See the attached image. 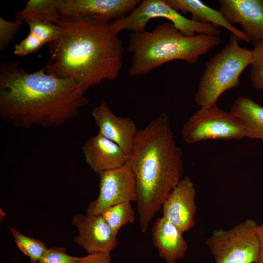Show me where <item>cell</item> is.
I'll use <instances>...</instances> for the list:
<instances>
[{
    "label": "cell",
    "mask_w": 263,
    "mask_h": 263,
    "mask_svg": "<svg viewBox=\"0 0 263 263\" xmlns=\"http://www.w3.org/2000/svg\"><path fill=\"white\" fill-rule=\"evenodd\" d=\"M168 3L177 11L183 13H190L192 19L204 23H211L227 29L236 36L239 40L251 43L246 35L230 24L222 14L214 9L200 0H166Z\"/></svg>",
    "instance_id": "cell-17"
},
{
    "label": "cell",
    "mask_w": 263,
    "mask_h": 263,
    "mask_svg": "<svg viewBox=\"0 0 263 263\" xmlns=\"http://www.w3.org/2000/svg\"><path fill=\"white\" fill-rule=\"evenodd\" d=\"M181 136L187 144L207 140L241 139L247 137L246 127L235 113L216 104L201 107L184 125Z\"/></svg>",
    "instance_id": "cell-8"
},
{
    "label": "cell",
    "mask_w": 263,
    "mask_h": 263,
    "mask_svg": "<svg viewBox=\"0 0 263 263\" xmlns=\"http://www.w3.org/2000/svg\"><path fill=\"white\" fill-rule=\"evenodd\" d=\"M167 19L185 35L198 34L219 36V27L208 23L189 19L180 14L164 0H144L124 18L111 22L112 29L117 34L122 30L133 32L145 31L146 26L151 19Z\"/></svg>",
    "instance_id": "cell-6"
},
{
    "label": "cell",
    "mask_w": 263,
    "mask_h": 263,
    "mask_svg": "<svg viewBox=\"0 0 263 263\" xmlns=\"http://www.w3.org/2000/svg\"><path fill=\"white\" fill-rule=\"evenodd\" d=\"M29 27L27 36L15 45L14 54L24 56L34 53L45 44L56 39L59 34V28L55 24L38 20L25 21Z\"/></svg>",
    "instance_id": "cell-18"
},
{
    "label": "cell",
    "mask_w": 263,
    "mask_h": 263,
    "mask_svg": "<svg viewBox=\"0 0 263 263\" xmlns=\"http://www.w3.org/2000/svg\"><path fill=\"white\" fill-rule=\"evenodd\" d=\"M22 21L15 19L9 21L0 18V50L6 49L14 40L17 32L23 24Z\"/></svg>",
    "instance_id": "cell-24"
},
{
    "label": "cell",
    "mask_w": 263,
    "mask_h": 263,
    "mask_svg": "<svg viewBox=\"0 0 263 263\" xmlns=\"http://www.w3.org/2000/svg\"><path fill=\"white\" fill-rule=\"evenodd\" d=\"M72 78H58L43 68L29 72L15 60L0 66V115L21 128L60 126L75 117L89 100Z\"/></svg>",
    "instance_id": "cell-1"
},
{
    "label": "cell",
    "mask_w": 263,
    "mask_h": 263,
    "mask_svg": "<svg viewBox=\"0 0 263 263\" xmlns=\"http://www.w3.org/2000/svg\"><path fill=\"white\" fill-rule=\"evenodd\" d=\"M82 151L86 163L98 175L125 165L128 157L118 145L99 133L83 144Z\"/></svg>",
    "instance_id": "cell-15"
},
{
    "label": "cell",
    "mask_w": 263,
    "mask_h": 263,
    "mask_svg": "<svg viewBox=\"0 0 263 263\" xmlns=\"http://www.w3.org/2000/svg\"><path fill=\"white\" fill-rule=\"evenodd\" d=\"M113 233L117 235L123 226L134 222L135 211L131 202H124L110 207L100 214Z\"/></svg>",
    "instance_id": "cell-21"
},
{
    "label": "cell",
    "mask_w": 263,
    "mask_h": 263,
    "mask_svg": "<svg viewBox=\"0 0 263 263\" xmlns=\"http://www.w3.org/2000/svg\"><path fill=\"white\" fill-rule=\"evenodd\" d=\"M183 234L163 216L155 221L152 229V243L159 257L167 263H175L185 256L188 246Z\"/></svg>",
    "instance_id": "cell-16"
},
{
    "label": "cell",
    "mask_w": 263,
    "mask_h": 263,
    "mask_svg": "<svg viewBox=\"0 0 263 263\" xmlns=\"http://www.w3.org/2000/svg\"><path fill=\"white\" fill-rule=\"evenodd\" d=\"M62 0H29L22 9L15 14V19L38 20L56 24L61 15Z\"/></svg>",
    "instance_id": "cell-20"
},
{
    "label": "cell",
    "mask_w": 263,
    "mask_h": 263,
    "mask_svg": "<svg viewBox=\"0 0 263 263\" xmlns=\"http://www.w3.org/2000/svg\"><path fill=\"white\" fill-rule=\"evenodd\" d=\"M72 224L78 231L74 241L88 254L111 253L117 245V235L100 214H77L72 217Z\"/></svg>",
    "instance_id": "cell-10"
},
{
    "label": "cell",
    "mask_w": 263,
    "mask_h": 263,
    "mask_svg": "<svg viewBox=\"0 0 263 263\" xmlns=\"http://www.w3.org/2000/svg\"><path fill=\"white\" fill-rule=\"evenodd\" d=\"M257 232L260 243V252L255 263H263V223L258 225Z\"/></svg>",
    "instance_id": "cell-27"
},
{
    "label": "cell",
    "mask_w": 263,
    "mask_h": 263,
    "mask_svg": "<svg viewBox=\"0 0 263 263\" xmlns=\"http://www.w3.org/2000/svg\"><path fill=\"white\" fill-rule=\"evenodd\" d=\"M239 40L231 34L225 46L207 61L194 96L201 108L216 104L225 92L239 86L240 75L252 59V50L240 46Z\"/></svg>",
    "instance_id": "cell-5"
},
{
    "label": "cell",
    "mask_w": 263,
    "mask_h": 263,
    "mask_svg": "<svg viewBox=\"0 0 263 263\" xmlns=\"http://www.w3.org/2000/svg\"><path fill=\"white\" fill-rule=\"evenodd\" d=\"M250 64V78L253 87L263 90V39L254 44Z\"/></svg>",
    "instance_id": "cell-23"
},
{
    "label": "cell",
    "mask_w": 263,
    "mask_h": 263,
    "mask_svg": "<svg viewBox=\"0 0 263 263\" xmlns=\"http://www.w3.org/2000/svg\"><path fill=\"white\" fill-rule=\"evenodd\" d=\"M98 133L118 145L127 154L131 152L139 130L130 118L116 115L104 100L91 112Z\"/></svg>",
    "instance_id": "cell-14"
},
{
    "label": "cell",
    "mask_w": 263,
    "mask_h": 263,
    "mask_svg": "<svg viewBox=\"0 0 263 263\" xmlns=\"http://www.w3.org/2000/svg\"><path fill=\"white\" fill-rule=\"evenodd\" d=\"M126 165L135 178L139 226L144 233L183 178L182 151L166 113L139 130Z\"/></svg>",
    "instance_id": "cell-3"
},
{
    "label": "cell",
    "mask_w": 263,
    "mask_h": 263,
    "mask_svg": "<svg viewBox=\"0 0 263 263\" xmlns=\"http://www.w3.org/2000/svg\"><path fill=\"white\" fill-rule=\"evenodd\" d=\"M231 111L244 123L247 137L263 140V107L246 95L238 97Z\"/></svg>",
    "instance_id": "cell-19"
},
{
    "label": "cell",
    "mask_w": 263,
    "mask_h": 263,
    "mask_svg": "<svg viewBox=\"0 0 263 263\" xmlns=\"http://www.w3.org/2000/svg\"><path fill=\"white\" fill-rule=\"evenodd\" d=\"M258 225L247 219L230 229L214 230L206 243L215 263H255L260 252Z\"/></svg>",
    "instance_id": "cell-7"
},
{
    "label": "cell",
    "mask_w": 263,
    "mask_h": 263,
    "mask_svg": "<svg viewBox=\"0 0 263 263\" xmlns=\"http://www.w3.org/2000/svg\"><path fill=\"white\" fill-rule=\"evenodd\" d=\"M219 11L231 24H239L251 43L263 39V0H219Z\"/></svg>",
    "instance_id": "cell-13"
},
{
    "label": "cell",
    "mask_w": 263,
    "mask_h": 263,
    "mask_svg": "<svg viewBox=\"0 0 263 263\" xmlns=\"http://www.w3.org/2000/svg\"><path fill=\"white\" fill-rule=\"evenodd\" d=\"M219 36L197 34L188 37L169 21L151 31L132 33L127 50L132 54L130 76H144L165 63L175 60L196 64L199 57L218 46Z\"/></svg>",
    "instance_id": "cell-4"
},
{
    "label": "cell",
    "mask_w": 263,
    "mask_h": 263,
    "mask_svg": "<svg viewBox=\"0 0 263 263\" xmlns=\"http://www.w3.org/2000/svg\"><path fill=\"white\" fill-rule=\"evenodd\" d=\"M139 0H62L61 16L90 18L111 21L124 18L141 2Z\"/></svg>",
    "instance_id": "cell-11"
},
{
    "label": "cell",
    "mask_w": 263,
    "mask_h": 263,
    "mask_svg": "<svg viewBox=\"0 0 263 263\" xmlns=\"http://www.w3.org/2000/svg\"><path fill=\"white\" fill-rule=\"evenodd\" d=\"M59 34L48 43L45 72L74 79L85 92L104 80H113L122 67L124 47L111 21L61 16Z\"/></svg>",
    "instance_id": "cell-2"
},
{
    "label": "cell",
    "mask_w": 263,
    "mask_h": 263,
    "mask_svg": "<svg viewBox=\"0 0 263 263\" xmlns=\"http://www.w3.org/2000/svg\"><path fill=\"white\" fill-rule=\"evenodd\" d=\"M10 230L19 249L30 260L31 263H38L47 249L42 241L28 237L15 228Z\"/></svg>",
    "instance_id": "cell-22"
},
{
    "label": "cell",
    "mask_w": 263,
    "mask_h": 263,
    "mask_svg": "<svg viewBox=\"0 0 263 263\" xmlns=\"http://www.w3.org/2000/svg\"><path fill=\"white\" fill-rule=\"evenodd\" d=\"M80 258L67 254L64 248H47L38 263H75Z\"/></svg>",
    "instance_id": "cell-25"
},
{
    "label": "cell",
    "mask_w": 263,
    "mask_h": 263,
    "mask_svg": "<svg viewBox=\"0 0 263 263\" xmlns=\"http://www.w3.org/2000/svg\"><path fill=\"white\" fill-rule=\"evenodd\" d=\"M98 197L88 205L86 214L100 215L115 205L136 202V182L131 169L125 165L100 173Z\"/></svg>",
    "instance_id": "cell-9"
},
{
    "label": "cell",
    "mask_w": 263,
    "mask_h": 263,
    "mask_svg": "<svg viewBox=\"0 0 263 263\" xmlns=\"http://www.w3.org/2000/svg\"><path fill=\"white\" fill-rule=\"evenodd\" d=\"M110 253L100 252L88 254L85 257H81L75 263H111Z\"/></svg>",
    "instance_id": "cell-26"
},
{
    "label": "cell",
    "mask_w": 263,
    "mask_h": 263,
    "mask_svg": "<svg viewBox=\"0 0 263 263\" xmlns=\"http://www.w3.org/2000/svg\"><path fill=\"white\" fill-rule=\"evenodd\" d=\"M196 189L188 176L183 177L164 202L163 217L176 225L183 233L195 225L196 211Z\"/></svg>",
    "instance_id": "cell-12"
}]
</instances>
